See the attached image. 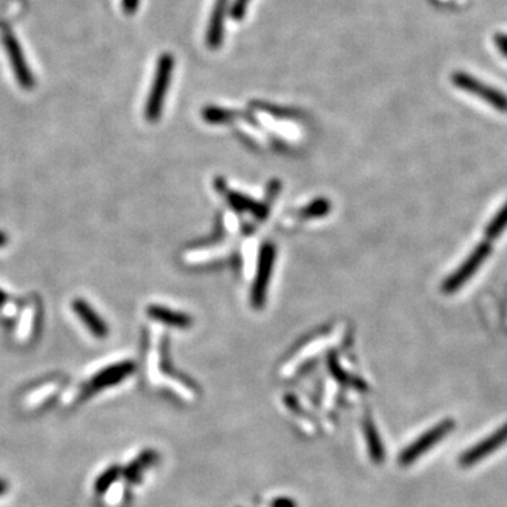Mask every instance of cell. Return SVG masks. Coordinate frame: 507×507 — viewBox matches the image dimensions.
<instances>
[{
    "label": "cell",
    "mask_w": 507,
    "mask_h": 507,
    "mask_svg": "<svg viewBox=\"0 0 507 507\" xmlns=\"http://www.w3.org/2000/svg\"><path fill=\"white\" fill-rule=\"evenodd\" d=\"M148 314H150V317H153L155 320H160L162 323L176 325V327H184V325H188L191 323V320L185 314L172 312V310H169L166 308H162V306H151L150 309H148Z\"/></svg>",
    "instance_id": "cell-11"
},
{
    "label": "cell",
    "mask_w": 507,
    "mask_h": 507,
    "mask_svg": "<svg viewBox=\"0 0 507 507\" xmlns=\"http://www.w3.org/2000/svg\"><path fill=\"white\" fill-rule=\"evenodd\" d=\"M157 460V454L154 451H145L137 460H134L125 471L123 475L129 482H138L142 476V472L150 468Z\"/></svg>",
    "instance_id": "cell-10"
},
{
    "label": "cell",
    "mask_w": 507,
    "mask_h": 507,
    "mask_svg": "<svg viewBox=\"0 0 507 507\" xmlns=\"http://www.w3.org/2000/svg\"><path fill=\"white\" fill-rule=\"evenodd\" d=\"M9 489V484L5 479H0V496H3Z\"/></svg>",
    "instance_id": "cell-20"
},
{
    "label": "cell",
    "mask_w": 507,
    "mask_h": 507,
    "mask_svg": "<svg viewBox=\"0 0 507 507\" xmlns=\"http://www.w3.org/2000/svg\"><path fill=\"white\" fill-rule=\"evenodd\" d=\"M0 27H2V39H3V44L6 48L8 56H9V61L12 64V68H13V72H14V76L19 85L24 89H32L36 80H34L32 71H30L28 68V64L24 58V52L21 50L20 43L17 41V39L13 34V30L8 24L2 23Z\"/></svg>",
    "instance_id": "cell-3"
},
{
    "label": "cell",
    "mask_w": 507,
    "mask_h": 507,
    "mask_svg": "<svg viewBox=\"0 0 507 507\" xmlns=\"http://www.w3.org/2000/svg\"><path fill=\"white\" fill-rule=\"evenodd\" d=\"M507 442V423L503 424L497 431L492 433L485 440L479 441L476 445L471 446L461 457H460V465L464 468L476 465L484 458L493 454L497 449Z\"/></svg>",
    "instance_id": "cell-5"
},
{
    "label": "cell",
    "mask_w": 507,
    "mask_h": 507,
    "mask_svg": "<svg viewBox=\"0 0 507 507\" xmlns=\"http://www.w3.org/2000/svg\"><path fill=\"white\" fill-rule=\"evenodd\" d=\"M72 309L76 313V316L82 320V323L87 327V330L91 332L98 338H103L109 333V327L106 321L94 310V308L85 302L83 299H75L72 302Z\"/></svg>",
    "instance_id": "cell-8"
},
{
    "label": "cell",
    "mask_w": 507,
    "mask_h": 507,
    "mask_svg": "<svg viewBox=\"0 0 507 507\" xmlns=\"http://www.w3.org/2000/svg\"><path fill=\"white\" fill-rule=\"evenodd\" d=\"M364 427H365V437H367V442H368V446H369L371 457L379 464L385 458V450L382 446L380 438L378 435L376 427L374 426V423L369 419L365 420Z\"/></svg>",
    "instance_id": "cell-12"
},
{
    "label": "cell",
    "mask_w": 507,
    "mask_h": 507,
    "mask_svg": "<svg viewBox=\"0 0 507 507\" xmlns=\"http://www.w3.org/2000/svg\"><path fill=\"white\" fill-rule=\"evenodd\" d=\"M6 299H8L6 293H5L3 290H0V306H2V305L6 302Z\"/></svg>",
    "instance_id": "cell-22"
},
{
    "label": "cell",
    "mask_w": 507,
    "mask_h": 507,
    "mask_svg": "<svg viewBox=\"0 0 507 507\" xmlns=\"http://www.w3.org/2000/svg\"><path fill=\"white\" fill-rule=\"evenodd\" d=\"M274 261H275V247L272 244H265L261 252L258 275L252 289V303L255 308H261L265 301L268 281H270L271 277Z\"/></svg>",
    "instance_id": "cell-7"
},
{
    "label": "cell",
    "mask_w": 507,
    "mask_h": 507,
    "mask_svg": "<svg viewBox=\"0 0 507 507\" xmlns=\"http://www.w3.org/2000/svg\"><path fill=\"white\" fill-rule=\"evenodd\" d=\"M507 228V204L497 213V216L493 217V220L489 223L486 228V234L490 240H495L497 235H500Z\"/></svg>",
    "instance_id": "cell-14"
},
{
    "label": "cell",
    "mask_w": 507,
    "mask_h": 507,
    "mask_svg": "<svg viewBox=\"0 0 507 507\" xmlns=\"http://www.w3.org/2000/svg\"><path fill=\"white\" fill-rule=\"evenodd\" d=\"M173 55L172 54H162L160 61L157 64V71L154 76V82L151 86L150 96H148L147 106H145V118L150 122H157L161 117L166 89L171 83L172 71H173Z\"/></svg>",
    "instance_id": "cell-1"
},
{
    "label": "cell",
    "mask_w": 507,
    "mask_h": 507,
    "mask_svg": "<svg viewBox=\"0 0 507 507\" xmlns=\"http://www.w3.org/2000/svg\"><path fill=\"white\" fill-rule=\"evenodd\" d=\"M230 0H216L211 21H208L207 27V36L206 41L208 48L217 50L222 45L223 41V33H224V17L228 9Z\"/></svg>",
    "instance_id": "cell-9"
},
{
    "label": "cell",
    "mask_w": 507,
    "mask_h": 507,
    "mask_svg": "<svg viewBox=\"0 0 507 507\" xmlns=\"http://www.w3.org/2000/svg\"><path fill=\"white\" fill-rule=\"evenodd\" d=\"M136 369V365L131 361H123L114 365L105 368L103 371L98 372L89 383L86 385V395H94L99 391H105L107 387H111L117 383H120L126 378H129Z\"/></svg>",
    "instance_id": "cell-6"
},
{
    "label": "cell",
    "mask_w": 507,
    "mask_h": 507,
    "mask_svg": "<svg viewBox=\"0 0 507 507\" xmlns=\"http://www.w3.org/2000/svg\"><path fill=\"white\" fill-rule=\"evenodd\" d=\"M203 117L211 123H222V122L231 120V118L234 117V113L220 109V107H207L203 111Z\"/></svg>",
    "instance_id": "cell-15"
},
{
    "label": "cell",
    "mask_w": 507,
    "mask_h": 507,
    "mask_svg": "<svg viewBox=\"0 0 507 507\" xmlns=\"http://www.w3.org/2000/svg\"><path fill=\"white\" fill-rule=\"evenodd\" d=\"M5 244H8V234L0 231V247H3Z\"/></svg>",
    "instance_id": "cell-21"
},
{
    "label": "cell",
    "mask_w": 507,
    "mask_h": 507,
    "mask_svg": "<svg viewBox=\"0 0 507 507\" xmlns=\"http://www.w3.org/2000/svg\"><path fill=\"white\" fill-rule=\"evenodd\" d=\"M455 427V422L451 419H446L438 424H435L431 430L424 433L420 438H417L411 442L407 449L400 454V465L409 466L416 460L422 458L429 450H431L434 445H437L445 435H449Z\"/></svg>",
    "instance_id": "cell-2"
},
{
    "label": "cell",
    "mask_w": 507,
    "mask_h": 507,
    "mask_svg": "<svg viewBox=\"0 0 507 507\" xmlns=\"http://www.w3.org/2000/svg\"><path fill=\"white\" fill-rule=\"evenodd\" d=\"M495 44L497 47V50L507 56V34L499 33L495 36Z\"/></svg>",
    "instance_id": "cell-17"
},
{
    "label": "cell",
    "mask_w": 507,
    "mask_h": 507,
    "mask_svg": "<svg viewBox=\"0 0 507 507\" xmlns=\"http://www.w3.org/2000/svg\"><path fill=\"white\" fill-rule=\"evenodd\" d=\"M272 507H296V503L288 497H279L272 503Z\"/></svg>",
    "instance_id": "cell-19"
},
{
    "label": "cell",
    "mask_w": 507,
    "mask_h": 507,
    "mask_svg": "<svg viewBox=\"0 0 507 507\" xmlns=\"http://www.w3.org/2000/svg\"><path fill=\"white\" fill-rule=\"evenodd\" d=\"M122 475V469L118 466H111L109 469H106L99 478L95 482V489L98 493H103L106 490H109L111 488L113 484L117 482L118 476Z\"/></svg>",
    "instance_id": "cell-13"
},
{
    "label": "cell",
    "mask_w": 507,
    "mask_h": 507,
    "mask_svg": "<svg viewBox=\"0 0 507 507\" xmlns=\"http://www.w3.org/2000/svg\"><path fill=\"white\" fill-rule=\"evenodd\" d=\"M453 83L457 87L462 89V91L484 99L492 107L500 111H507V96L497 91V89L478 80L475 76L464 72H457L453 75Z\"/></svg>",
    "instance_id": "cell-4"
},
{
    "label": "cell",
    "mask_w": 507,
    "mask_h": 507,
    "mask_svg": "<svg viewBox=\"0 0 507 507\" xmlns=\"http://www.w3.org/2000/svg\"><path fill=\"white\" fill-rule=\"evenodd\" d=\"M250 2H251V0H234L231 8H230L231 19L240 21L246 16Z\"/></svg>",
    "instance_id": "cell-16"
},
{
    "label": "cell",
    "mask_w": 507,
    "mask_h": 507,
    "mask_svg": "<svg viewBox=\"0 0 507 507\" xmlns=\"http://www.w3.org/2000/svg\"><path fill=\"white\" fill-rule=\"evenodd\" d=\"M140 0H123V9L127 14H133L138 9Z\"/></svg>",
    "instance_id": "cell-18"
}]
</instances>
